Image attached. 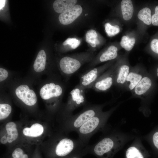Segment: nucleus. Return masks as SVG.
<instances>
[{"instance_id":"nucleus-1","label":"nucleus","mask_w":158,"mask_h":158,"mask_svg":"<svg viewBox=\"0 0 158 158\" xmlns=\"http://www.w3.org/2000/svg\"><path fill=\"white\" fill-rule=\"evenodd\" d=\"M102 111L92 117L81 126L76 131L78 134V140L85 146L90 138L101 127L104 121L111 112Z\"/></svg>"},{"instance_id":"nucleus-2","label":"nucleus","mask_w":158,"mask_h":158,"mask_svg":"<svg viewBox=\"0 0 158 158\" xmlns=\"http://www.w3.org/2000/svg\"><path fill=\"white\" fill-rule=\"evenodd\" d=\"M102 105H91L85 107L80 112L68 118L67 128L69 131H76L83 124L102 111Z\"/></svg>"},{"instance_id":"nucleus-3","label":"nucleus","mask_w":158,"mask_h":158,"mask_svg":"<svg viewBox=\"0 0 158 158\" xmlns=\"http://www.w3.org/2000/svg\"><path fill=\"white\" fill-rule=\"evenodd\" d=\"M115 139L112 137H104L96 143L85 148L86 152H90L98 158H113L117 151Z\"/></svg>"},{"instance_id":"nucleus-4","label":"nucleus","mask_w":158,"mask_h":158,"mask_svg":"<svg viewBox=\"0 0 158 158\" xmlns=\"http://www.w3.org/2000/svg\"><path fill=\"white\" fill-rule=\"evenodd\" d=\"M85 90L78 84L70 92L66 106L68 118L73 115L72 113L75 109L85 104Z\"/></svg>"},{"instance_id":"nucleus-5","label":"nucleus","mask_w":158,"mask_h":158,"mask_svg":"<svg viewBox=\"0 0 158 158\" xmlns=\"http://www.w3.org/2000/svg\"><path fill=\"white\" fill-rule=\"evenodd\" d=\"M116 67L110 68L105 71L97 80L92 88L97 92H105L114 85Z\"/></svg>"},{"instance_id":"nucleus-6","label":"nucleus","mask_w":158,"mask_h":158,"mask_svg":"<svg viewBox=\"0 0 158 158\" xmlns=\"http://www.w3.org/2000/svg\"><path fill=\"white\" fill-rule=\"evenodd\" d=\"M108 66L95 68L87 71L81 76L79 85L84 89H92L94 83L107 69Z\"/></svg>"},{"instance_id":"nucleus-7","label":"nucleus","mask_w":158,"mask_h":158,"mask_svg":"<svg viewBox=\"0 0 158 158\" xmlns=\"http://www.w3.org/2000/svg\"><path fill=\"white\" fill-rule=\"evenodd\" d=\"M81 62L72 57L66 56L60 61L59 65L61 72L69 77L75 73L81 67Z\"/></svg>"},{"instance_id":"nucleus-8","label":"nucleus","mask_w":158,"mask_h":158,"mask_svg":"<svg viewBox=\"0 0 158 158\" xmlns=\"http://www.w3.org/2000/svg\"><path fill=\"white\" fill-rule=\"evenodd\" d=\"M63 88L58 83L51 82L44 85L40 89V95L43 99H58L62 95Z\"/></svg>"},{"instance_id":"nucleus-9","label":"nucleus","mask_w":158,"mask_h":158,"mask_svg":"<svg viewBox=\"0 0 158 158\" xmlns=\"http://www.w3.org/2000/svg\"><path fill=\"white\" fill-rule=\"evenodd\" d=\"M17 97L27 105L32 106L35 105L37 101V97L34 91L30 89L28 85H19L15 90Z\"/></svg>"},{"instance_id":"nucleus-10","label":"nucleus","mask_w":158,"mask_h":158,"mask_svg":"<svg viewBox=\"0 0 158 158\" xmlns=\"http://www.w3.org/2000/svg\"><path fill=\"white\" fill-rule=\"evenodd\" d=\"M82 8L80 5H75L71 8L61 13L59 17L60 22L64 25L73 22L81 14Z\"/></svg>"},{"instance_id":"nucleus-11","label":"nucleus","mask_w":158,"mask_h":158,"mask_svg":"<svg viewBox=\"0 0 158 158\" xmlns=\"http://www.w3.org/2000/svg\"><path fill=\"white\" fill-rule=\"evenodd\" d=\"M129 66L123 64L116 67L114 85L119 87L125 86L127 77L130 71Z\"/></svg>"},{"instance_id":"nucleus-12","label":"nucleus","mask_w":158,"mask_h":158,"mask_svg":"<svg viewBox=\"0 0 158 158\" xmlns=\"http://www.w3.org/2000/svg\"><path fill=\"white\" fill-rule=\"evenodd\" d=\"M152 83L151 79L145 75L132 90L133 94L138 97L145 96L150 89Z\"/></svg>"},{"instance_id":"nucleus-13","label":"nucleus","mask_w":158,"mask_h":158,"mask_svg":"<svg viewBox=\"0 0 158 158\" xmlns=\"http://www.w3.org/2000/svg\"><path fill=\"white\" fill-rule=\"evenodd\" d=\"M144 75L142 71H130L126 78L125 86L128 90L132 91Z\"/></svg>"},{"instance_id":"nucleus-14","label":"nucleus","mask_w":158,"mask_h":158,"mask_svg":"<svg viewBox=\"0 0 158 158\" xmlns=\"http://www.w3.org/2000/svg\"><path fill=\"white\" fill-rule=\"evenodd\" d=\"M75 0H56L53 3V8L56 13H62L75 5Z\"/></svg>"},{"instance_id":"nucleus-15","label":"nucleus","mask_w":158,"mask_h":158,"mask_svg":"<svg viewBox=\"0 0 158 158\" xmlns=\"http://www.w3.org/2000/svg\"><path fill=\"white\" fill-rule=\"evenodd\" d=\"M46 55L43 50L38 52L33 64L34 71L37 72H40L45 69L46 66Z\"/></svg>"},{"instance_id":"nucleus-16","label":"nucleus","mask_w":158,"mask_h":158,"mask_svg":"<svg viewBox=\"0 0 158 158\" xmlns=\"http://www.w3.org/2000/svg\"><path fill=\"white\" fill-rule=\"evenodd\" d=\"M121 8L123 19H130L133 16L134 8L132 1L130 0H123L121 3Z\"/></svg>"},{"instance_id":"nucleus-17","label":"nucleus","mask_w":158,"mask_h":158,"mask_svg":"<svg viewBox=\"0 0 158 158\" xmlns=\"http://www.w3.org/2000/svg\"><path fill=\"white\" fill-rule=\"evenodd\" d=\"M44 131V128L40 124L35 123L32 124L30 128H24L23 133L26 136L36 137L41 135Z\"/></svg>"},{"instance_id":"nucleus-18","label":"nucleus","mask_w":158,"mask_h":158,"mask_svg":"<svg viewBox=\"0 0 158 158\" xmlns=\"http://www.w3.org/2000/svg\"><path fill=\"white\" fill-rule=\"evenodd\" d=\"M118 49L114 46H109L99 58L100 62H103L115 59L117 56Z\"/></svg>"},{"instance_id":"nucleus-19","label":"nucleus","mask_w":158,"mask_h":158,"mask_svg":"<svg viewBox=\"0 0 158 158\" xmlns=\"http://www.w3.org/2000/svg\"><path fill=\"white\" fill-rule=\"evenodd\" d=\"M5 127L7 133L8 142L11 143L16 140L18 137V133L16 125L14 123L11 122L6 124Z\"/></svg>"},{"instance_id":"nucleus-20","label":"nucleus","mask_w":158,"mask_h":158,"mask_svg":"<svg viewBox=\"0 0 158 158\" xmlns=\"http://www.w3.org/2000/svg\"><path fill=\"white\" fill-rule=\"evenodd\" d=\"M138 17L146 25H149L152 23L151 10L149 8L145 7L140 10L138 14Z\"/></svg>"},{"instance_id":"nucleus-21","label":"nucleus","mask_w":158,"mask_h":158,"mask_svg":"<svg viewBox=\"0 0 158 158\" xmlns=\"http://www.w3.org/2000/svg\"><path fill=\"white\" fill-rule=\"evenodd\" d=\"M97 37V34L96 31L94 30H90L88 31L86 34V41L92 47L95 48L96 45L99 44Z\"/></svg>"},{"instance_id":"nucleus-22","label":"nucleus","mask_w":158,"mask_h":158,"mask_svg":"<svg viewBox=\"0 0 158 158\" xmlns=\"http://www.w3.org/2000/svg\"><path fill=\"white\" fill-rule=\"evenodd\" d=\"M143 153L135 147L128 148L126 152V158H145Z\"/></svg>"},{"instance_id":"nucleus-23","label":"nucleus","mask_w":158,"mask_h":158,"mask_svg":"<svg viewBox=\"0 0 158 158\" xmlns=\"http://www.w3.org/2000/svg\"><path fill=\"white\" fill-rule=\"evenodd\" d=\"M135 42V40L134 38H130L127 36H123L121 38L120 44L126 50L129 51L132 49Z\"/></svg>"},{"instance_id":"nucleus-24","label":"nucleus","mask_w":158,"mask_h":158,"mask_svg":"<svg viewBox=\"0 0 158 158\" xmlns=\"http://www.w3.org/2000/svg\"><path fill=\"white\" fill-rule=\"evenodd\" d=\"M12 108L9 104L3 103L0 104V120L7 118L11 113Z\"/></svg>"},{"instance_id":"nucleus-25","label":"nucleus","mask_w":158,"mask_h":158,"mask_svg":"<svg viewBox=\"0 0 158 158\" xmlns=\"http://www.w3.org/2000/svg\"><path fill=\"white\" fill-rule=\"evenodd\" d=\"M105 31L107 35L109 37L115 35L119 32L120 29L119 26L117 25H111L108 23L104 25Z\"/></svg>"},{"instance_id":"nucleus-26","label":"nucleus","mask_w":158,"mask_h":158,"mask_svg":"<svg viewBox=\"0 0 158 158\" xmlns=\"http://www.w3.org/2000/svg\"><path fill=\"white\" fill-rule=\"evenodd\" d=\"M80 41L75 38H68L63 43V45H69L71 48L73 49L77 48L80 44Z\"/></svg>"},{"instance_id":"nucleus-27","label":"nucleus","mask_w":158,"mask_h":158,"mask_svg":"<svg viewBox=\"0 0 158 158\" xmlns=\"http://www.w3.org/2000/svg\"><path fill=\"white\" fill-rule=\"evenodd\" d=\"M12 156L13 158H28V155L24 154L23 150L19 148H16L13 152Z\"/></svg>"},{"instance_id":"nucleus-28","label":"nucleus","mask_w":158,"mask_h":158,"mask_svg":"<svg viewBox=\"0 0 158 158\" xmlns=\"http://www.w3.org/2000/svg\"><path fill=\"white\" fill-rule=\"evenodd\" d=\"M150 47L151 50L158 54V38L154 39L152 40Z\"/></svg>"},{"instance_id":"nucleus-29","label":"nucleus","mask_w":158,"mask_h":158,"mask_svg":"<svg viewBox=\"0 0 158 158\" xmlns=\"http://www.w3.org/2000/svg\"><path fill=\"white\" fill-rule=\"evenodd\" d=\"M152 24L154 26H158V5L155 7L154 13L152 16Z\"/></svg>"},{"instance_id":"nucleus-30","label":"nucleus","mask_w":158,"mask_h":158,"mask_svg":"<svg viewBox=\"0 0 158 158\" xmlns=\"http://www.w3.org/2000/svg\"><path fill=\"white\" fill-rule=\"evenodd\" d=\"M8 73L7 71L3 68H0V81L1 82L5 80L8 77Z\"/></svg>"},{"instance_id":"nucleus-31","label":"nucleus","mask_w":158,"mask_h":158,"mask_svg":"<svg viewBox=\"0 0 158 158\" xmlns=\"http://www.w3.org/2000/svg\"><path fill=\"white\" fill-rule=\"evenodd\" d=\"M152 140L154 147L158 150V131L156 132L153 135Z\"/></svg>"},{"instance_id":"nucleus-32","label":"nucleus","mask_w":158,"mask_h":158,"mask_svg":"<svg viewBox=\"0 0 158 158\" xmlns=\"http://www.w3.org/2000/svg\"><path fill=\"white\" fill-rule=\"evenodd\" d=\"M8 142L7 136L6 135L3 136L0 139V142L2 144H5Z\"/></svg>"},{"instance_id":"nucleus-33","label":"nucleus","mask_w":158,"mask_h":158,"mask_svg":"<svg viewBox=\"0 0 158 158\" xmlns=\"http://www.w3.org/2000/svg\"><path fill=\"white\" fill-rule=\"evenodd\" d=\"M81 153H82L76 154L71 155V157H70L69 158H80L79 156H78V155Z\"/></svg>"},{"instance_id":"nucleus-34","label":"nucleus","mask_w":158,"mask_h":158,"mask_svg":"<svg viewBox=\"0 0 158 158\" xmlns=\"http://www.w3.org/2000/svg\"><path fill=\"white\" fill-rule=\"evenodd\" d=\"M5 1L0 0V9H2L4 6Z\"/></svg>"},{"instance_id":"nucleus-35","label":"nucleus","mask_w":158,"mask_h":158,"mask_svg":"<svg viewBox=\"0 0 158 158\" xmlns=\"http://www.w3.org/2000/svg\"><path fill=\"white\" fill-rule=\"evenodd\" d=\"M157 76L158 77V67L157 69Z\"/></svg>"}]
</instances>
